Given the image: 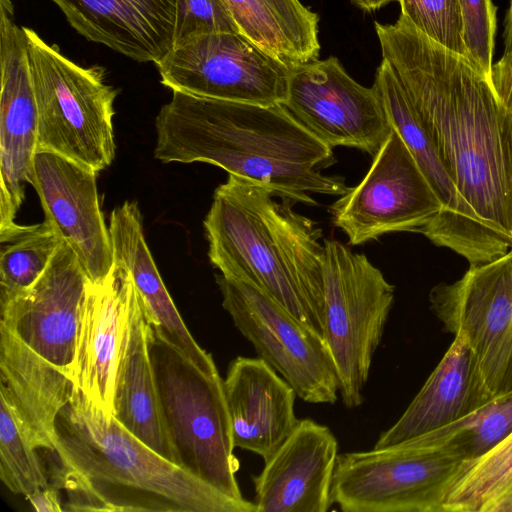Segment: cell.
Instances as JSON below:
<instances>
[{"label": "cell", "instance_id": "obj_1", "mask_svg": "<svg viewBox=\"0 0 512 512\" xmlns=\"http://www.w3.org/2000/svg\"><path fill=\"white\" fill-rule=\"evenodd\" d=\"M382 60L397 76L460 194L512 243V114L467 58L399 16L375 22Z\"/></svg>", "mask_w": 512, "mask_h": 512}, {"label": "cell", "instance_id": "obj_2", "mask_svg": "<svg viewBox=\"0 0 512 512\" xmlns=\"http://www.w3.org/2000/svg\"><path fill=\"white\" fill-rule=\"evenodd\" d=\"M154 157L163 163L203 162L269 187L292 203L316 205L310 193L345 194L344 180L322 170L333 150L282 104L259 105L172 91L156 117Z\"/></svg>", "mask_w": 512, "mask_h": 512}, {"label": "cell", "instance_id": "obj_3", "mask_svg": "<svg viewBox=\"0 0 512 512\" xmlns=\"http://www.w3.org/2000/svg\"><path fill=\"white\" fill-rule=\"evenodd\" d=\"M64 510L258 512L162 457L73 386L52 438Z\"/></svg>", "mask_w": 512, "mask_h": 512}, {"label": "cell", "instance_id": "obj_4", "mask_svg": "<svg viewBox=\"0 0 512 512\" xmlns=\"http://www.w3.org/2000/svg\"><path fill=\"white\" fill-rule=\"evenodd\" d=\"M276 197L229 174L203 221L208 257L222 275L260 289L323 337L322 230Z\"/></svg>", "mask_w": 512, "mask_h": 512}, {"label": "cell", "instance_id": "obj_5", "mask_svg": "<svg viewBox=\"0 0 512 512\" xmlns=\"http://www.w3.org/2000/svg\"><path fill=\"white\" fill-rule=\"evenodd\" d=\"M148 348L164 426L177 464L235 499H245L236 473L223 379L200 369L150 323Z\"/></svg>", "mask_w": 512, "mask_h": 512}, {"label": "cell", "instance_id": "obj_6", "mask_svg": "<svg viewBox=\"0 0 512 512\" xmlns=\"http://www.w3.org/2000/svg\"><path fill=\"white\" fill-rule=\"evenodd\" d=\"M38 112L37 151H49L97 173L115 157L114 101L118 90L99 65L82 67L56 45L23 27Z\"/></svg>", "mask_w": 512, "mask_h": 512}, {"label": "cell", "instance_id": "obj_7", "mask_svg": "<svg viewBox=\"0 0 512 512\" xmlns=\"http://www.w3.org/2000/svg\"><path fill=\"white\" fill-rule=\"evenodd\" d=\"M324 333L346 408L364 402L372 360L394 302L395 287L364 254L324 240Z\"/></svg>", "mask_w": 512, "mask_h": 512}, {"label": "cell", "instance_id": "obj_8", "mask_svg": "<svg viewBox=\"0 0 512 512\" xmlns=\"http://www.w3.org/2000/svg\"><path fill=\"white\" fill-rule=\"evenodd\" d=\"M463 460L434 452L416 438L338 455L331 496L344 512H443Z\"/></svg>", "mask_w": 512, "mask_h": 512}, {"label": "cell", "instance_id": "obj_9", "mask_svg": "<svg viewBox=\"0 0 512 512\" xmlns=\"http://www.w3.org/2000/svg\"><path fill=\"white\" fill-rule=\"evenodd\" d=\"M433 314L444 330L463 332L471 349L475 373L488 401L511 392L512 254L469 265L452 283L429 292Z\"/></svg>", "mask_w": 512, "mask_h": 512}, {"label": "cell", "instance_id": "obj_10", "mask_svg": "<svg viewBox=\"0 0 512 512\" xmlns=\"http://www.w3.org/2000/svg\"><path fill=\"white\" fill-rule=\"evenodd\" d=\"M222 306L236 329L270 365L312 404H334L339 382L324 338L255 286L215 275Z\"/></svg>", "mask_w": 512, "mask_h": 512}, {"label": "cell", "instance_id": "obj_11", "mask_svg": "<svg viewBox=\"0 0 512 512\" xmlns=\"http://www.w3.org/2000/svg\"><path fill=\"white\" fill-rule=\"evenodd\" d=\"M155 65L172 91L259 105L284 103L292 70L241 32L196 37Z\"/></svg>", "mask_w": 512, "mask_h": 512}, {"label": "cell", "instance_id": "obj_12", "mask_svg": "<svg viewBox=\"0 0 512 512\" xmlns=\"http://www.w3.org/2000/svg\"><path fill=\"white\" fill-rule=\"evenodd\" d=\"M441 211V202L393 128L362 181L330 206L334 226L351 245L392 232L422 234Z\"/></svg>", "mask_w": 512, "mask_h": 512}, {"label": "cell", "instance_id": "obj_13", "mask_svg": "<svg viewBox=\"0 0 512 512\" xmlns=\"http://www.w3.org/2000/svg\"><path fill=\"white\" fill-rule=\"evenodd\" d=\"M375 87L391 127L400 135L442 205L441 213L423 231L433 244L448 248L469 265L491 261L512 248V243L485 225L460 194L434 142L405 89L382 60Z\"/></svg>", "mask_w": 512, "mask_h": 512}, {"label": "cell", "instance_id": "obj_14", "mask_svg": "<svg viewBox=\"0 0 512 512\" xmlns=\"http://www.w3.org/2000/svg\"><path fill=\"white\" fill-rule=\"evenodd\" d=\"M282 105L331 148L375 155L392 129L375 87L356 82L334 56L292 67Z\"/></svg>", "mask_w": 512, "mask_h": 512}, {"label": "cell", "instance_id": "obj_15", "mask_svg": "<svg viewBox=\"0 0 512 512\" xmlns=\"http://www.w3.org/2000/svg\"><path fill=\"white\" fill-rule=\"evenodd\" d=\"M0 232L14 221L31 184L38 148V112L27 40L11 0H0Z\"/></svg>", "mask_w": 512, "mask_h": 512}, {"label": "cell", "instance_id": "obj_16", "mask_svg": "<svg viewBox=\"0 0 512 512\" xmlns=\"http://www.w3.org/2000/svg\"><path fill=\"white\" fill-rule=\"evenodd\" d=\"M89 281L64 240L38 281L0 308V324L70 379L80 310Z\"/></svg>", "mask_w": 512, "mask_h": 512}, {"label": "cell", "instance_id": "obj_17", "mask_svg": "<svg viewBox=\"0 0 512 512\" xmlns=\"http://www.w3.org/2000/svg\"><path fill=\"white\" fill-rule=\"evenodd\" d=\"M137 295L130 272L113 261L103 280L89 281L80 310L71 379L110 416L114 414L118 371Z\"/></svg>", "mask_w": 512, "mask_h": 512}, {"label": "cell", "instance_id": "obj_18", "mask_svg": "<svg viewBox=\"0 0 512 512\" xmlns=\"http://www.w3.org/2000/svg\"><path fill=\"white\" fill-rule=\"evenodd\" d=\"M97 172L49 151H37L31 185L45 220L75 252L92 283L103 280L113 266L109 227L100 209Z\"/></svg>", "mask_w": 512, "mask_h": 512}, {"label": "cell", "instance_id": "obj_19", "mask_svg": "<svg viewBox=\"0 0 512 512\" xmlns=\"http://www.w3.org/2000/svg\"><path fill=\"white\" fill-rule=\"evenodd\" d=\"M338 455V441L329 427L299 419L252 477L258 512L328 511Z\"/></svg>", "mask_w": 512, "mask_h": 512}, {"label": "cell", "instance_id": "obj_20", "mask_svg": "<svg viewBox=\"0 0 512 512\" xmlns=\"http://www.w3.org/2000/svg\"><path fill=\"white\" fill-rule=\"evenodd\" d=\"M233 445L267 460L298 424L292 386L260 357L233 359L223 380Z\"/></svg>", "mask_w": 512, "mask_h": 512}, {"label": "cell", "instance_id": "obj_21", "mask_svg": "<svg viewBox=\"0 0 512 512\" xmlns=\"http://www.w3.org/2000/svg\"><path fill=\"white\" fill-rule=\"evenodd\" d=\"M87 40L156 64L173 48L179 0H51Z\"/></svg>", "mask_w": 512, "mask_h": 512}, {"label": "cell", "instance_id": "obj_22", "mask_svg": "<svg viewBox=\"0 0 512 512\" xmlns=\"http://www.w3.org/2000/svg\"><path fill=\"white\" fill-rule=\"evenodd\" d=\"M74 383L0 324V400L38 449L54 450L56 418Z\"/></svg>", "mask_w": 512, "mask_h": 512}, {"label": "cell", "instance_id": "obj_23", "mask_svg": "<svg viewBox=\"0 0 512 512\" xmlns=\"http://www.w3.org/2000/svg\"><path fill=\"white\" fill-rule=\"evenodd\" d=\"M488 402L478 383L474 358L463 332L454 339L400 418L373 448L391 446L449 425Z\"/></svg>", "mask_w": 512, "mask_h": 512}, {"label": "cell", "instance_id": "obj_24", "mask_svg": "<svg viewBox=\"0 0 512 512\" xmlns=\"http://www.w3.org/2000/svg\"><path fill=\"white\" fill-rule=\"evenodd\" d=\"M113 261L130 272L146 315L155 329L200 369L217 371L212 355L194 340L173 303L147 246L143 219L134 201H125L110 215Z\"/></svg>", "mask_w": 512, "mask_h": 512}, {"label": "cell", "instance_id": "obj_25", "mask_svg": "<svg viewBox=\"0 0 512 512\" xmlns=\"http://www.w3.org/2000/svg\"><path fill=\"white\" fill-rule=\"evenodd\" d=\"M148 324L149 320L138 294L119 366L113 416L133 436L162 457L177 464L159 405L148 348Z\"/></svg>", "mask_w": 512, "mask_h": 512}, {"label": "cell", "instance_id": "obj_26", "mask_svg": "<svg viewBox=\"0 0 512 512\" xmlns=\"http://www.w3.org/2000/svg\"><path fill=\"white\" fill-rule=\"evenodd\" d=\"M63 241L46 220L0 232V308L38 281Z\"/></svg>", "mask_w": 512, "mask_h": 512}, {"label": "cell", "instance_id": "obj_27", "mask_svg": "<svg viewBox=\"0 0 512 512\" xmlns=\"http://www.w3.org/2000/svg\"><path fill=\"white\" fill-rule=\"evenodd\" d=\"M512 433V391L449 425L416 436L431 451L460 460L477 458Z\"/></svg>", "mask_w": 512, "mask_h": 512}, {"label": "cell", "instance_id": "obj_28", "mask_svg": "<svg viewBox=\"0 0 512 512\" xmlns=\"http://www.w3.org/2000/svg\"><path fill=\"white\" fill-rule=\"evenodd\" d=\"M0 478L26 498L49 485L37 449L21 431L7 404L0 400Z\"/></svg>", "mask_w": 512, "mask_h": 512}, {"label": "cell", "instance_id": "obj_29", "mask_svg": "<svg viewBox=\"0 0 512 512\" xmlns=\"http://www.w3.org/2000/svg\"><path fill=\"white\" fill-rule=\"evenodd\" d=\"M400 16L414 29L468 59L459 0H399ZM469 60V59H468Z\"/></svg>", "mask_w": 512, "mask_h": 512}, {"label": "cell", "instance_id": "obj_30", "mask_svg": "<svg viewBox=\"0 0 512 512\" xmlns=\"http://www.w3.org/2000/svg\"><path fill=\"white\" fill-rule=\"evenodd\" d=\"M226 1L241 33L291 67L302 64L276 18L259 0Z\"/></svg>", "mask_w": 512, "mask_h": 512}, {"label": "cell", "instance_id": "obj_31", "mask_svg": "<svg viewBox=\"0 0 512 512\" xmlns=\"http://www.w3.org/2000/svg\"><path fill=\"white\" fill-rule=\"evenodd\" d=\"M459 4L468 59L490 81L497 8L492 0H459Z\"/></svg>", "mask_w": 512, "mask_h": 512}, {"label": "cell", "instance_id": "obj_32", "mask_svg": "<svg viewBox=\"0 0 512 512\" xmlns=\"http://www.w3.org/2000/svg\"><path fill=\"white\" fill-rule=\"evenodd\" d=\"M223 32H241L226 0H179L173 47Z\"/></svg>", "mask_w": 512, "mask_h": 512}, {"label": "cell", "instance_id": "obj_33", "mask_svg": "<svg viewBox=\"0 0 512 512\" xmlns=\"http://www.w3.org/2000/svg\"><path fill=\"white\" fill-rule=\"evenodd\" d=\"M278 21L302 64L318 59V15L300 0H259Z\"/></svg>", "mask_w": 512, "mask_h": 512}, {"label": "cell", "instance_id": "obj_34", "mask_svg": "<svg viewBox=\"0 0 512 512\" xmlns=\"http://www.w3.org/2000/svg\"><path fill=\"white\" fill-rule=\"evenodd\" d=\"M490 83L499 100L512 114V54H503L492 65Z\"/></svg>", "mask_w": 512, "mask_h": 512}, {"label": "cell", "instance_id": "obj_35", "mask_svg": "<svg viewBox=\"0 0 512 512\" xmlns=\"http://www.w3.org/2000/svg\"><path fill=\"white\" fill-rule=\"evenodd\" d=\"M26 499L37 512H61L64 510L61 506L58 488L50 484L36 490Z\"/></svg>", "mask_w": 512, "mask_h": 512}, {"label": "cell", "instance_id": "obj_36", "mask_svg": "<svg viewBox=\"0 0 512 512\" xmlns=\"http://www.w3.org/2000/svg\"><path fill=\"white\" fill-rule=\"evenodd\" d=\"M504 53L512 54V0H510L509 9L505 19V30H504Z\"/></svg>", "mask_w": 512, "mask_h": 512}, {"label": "cell", "instance_id": "obj_37", "mask_svg": "<svg viewBox=\"0 0 512 512\" xmlns=\"http://www.w3.org/2000/svg\"><path fill=\"white\" fill-rule=\"evenodd\" d=\"M395 1L398 2L399 0H351L355 6L365 12L376 11L388 3Z\"/></svg>", "mask_w": 512, "mask_h": 512}, {"label": "cell", "instance_id": "obj_38", "mask_svg": "<svg viewBox=\"0 0 512 512\" xmlns=\"http://www.w3.org/2000/svg\"><path fill=\"white\" fill-rule=\"evenodd\" d=\"M510 252L512 254V248L510 249ZM510 389L512 391V366H511V374H510Z\"/></svg>", "mask_w": 512, "mask_h": 512}]
</instances>
